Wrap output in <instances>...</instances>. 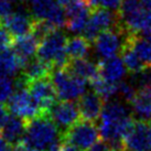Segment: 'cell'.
I'll return each mask as SVG.
<instances>
[{
  "label": "cell",
  "mask_w": 151,
  "mask_h": 151,
  "mask_svg": "<svg viewBox=\"0 0 151 151\" xmlns=\"http://www.w3.org/2000/svg\"><path fill=\"white\" fill-rule=\"evenodd\" d=\"M134 122L130 110L122 101L109 99L101 111L99 134L106 141H124Z\"/></svg>",
  "instance_id": "cell-1"
},
{
  "label": "cell",
  "mask_w": 151,
  "mask_h": 151,
  "mask_svg": "<svg viewBox=\"0 0 151 151\" xmlns=\"http://www.w3.org/2000/svg\"><path fill=\"white\" fill-rule=\"evenodd\" d=\"M22 142L30 149L39 151L55 150L62 145L60 129L47 115H42L27 122Z\"/></svg>",
  "instance_id": "cell-2"
},
{
  "label": "cell",
  "mask_w": 151,
  "mask_h": 151,
  "mask_svg": "<svg viewBox=\"0 0 151 151\" xmlns=\"http://www.w3.org/2000/svg\"><path fill=\"white\" fill-rule=\"evenodd\" d=\"M67 38L59 29L46 35L39 44L37 56L55 68H63L68 63L66 53Z\"/></svg>",
  "instance_id": "cell-3"
},
{
  "label": "cell",
  "mask_w": 151,
  "mask_h": 151,
  "mask_svg": "<svg viewBox=\"0 0 151 151\" xmlns=\"http://www.w3.org/2000/svg\"><path fill=\"white\" fill-rule=\"evenodd\" d=\"M51 78L61 101H72L85 94L86 81L74 75L66 67L56 68L52 73Z\"/></svg>",
  "instance_id": "cell-4"
},
{
  "label": "cell",
  "mask_w": 151,
  "mask_h": 151,
  "mask_svg": "<svg viewBox=\"0 0 151 151\" xmlns=\"http://www.w3.org/2000/svg\"><path fill=\"white\" fill-rule=\"evenodd\" d=\"M113 11L101 7L91 10L88 22L83 31V35L89 42H95L97 37L104 31L122 28L118 12L114 13Z\"/></svg>",
  "instance_id": "cell-5"
},
{
  "label": "cell",
  "mask_w": 151,
  "mask_h": 151,
  "mask_svg": "<svg viewBox=\"0 0 151 151\" xmlns=\"http://www.w3.org/2000/svg\"><path fill=\"white\" fill-rule=\"evenodd\" d=\"M99 134V128H97L94 122L82 119L70 129L64 131L62 134V141L71 143L80 148L81 150L86 151L98 141Z\"/></svg>",
  "instance_id": "cell-6"
},
{
  "label": "cell",
  "mask_w": 151,
  "mask_h": 151,
  "mask_svg": "<svg viewBox=\"0 0 151 151\" xmlns=\"http://www.w3.org/2000/svg\"><path fill=\"white\" fill-rule=\"evenodd\" d=\"M8 109L18 117L29 122L45 114L40 108L28 88H19L8 101Z\"/></svg>",
  "instance_id": "cell-7"
},
{
  "label": "cell",
  "mask_w": 151,
  "mask_h": 151,
  "mask_svg": "<svg viewBox=\"0 0 151 151\" xmlns=\"http://www.w3.org/2000/svg\"><path fill=\"white\" fill-rule=\"evenodd\" d=\"M33 18L38 20H47L58 28L66 25L65 10L59 0H28Z\"/></svg>",
  "instance_id": "cell-8"
},
{
  "label": "cell",
  "mask_w": 151,
  "mask_h": 151,
  "mask_svg": "<svg viewBox=\"0 0 151 151\" xmlns=\"http://www.w3.org/2000/svg\"><path fill=\"white\" fill-rule=\"evenodd\" d=\"M27 88L43 113L47 115L51 108L56 104V98H59L51 76L28 82Z\"/></svg>",
  "instance_id": "cell-9"
},
{
  "label": "cell",
  "mask_w": 151,
  "mask_h": 151,
  "mask_svg": "<svg viewBox=\"0 0 151 151\" xmlns=\"http://www.w3.org/2000/svg\"><path fill=\"white\" fill-rule=\"evenodd\" d=\"M47 116L54 122L58 126L61 134L70 129L73 125L80 120L81 114L78 110V106L75 103L70 101H62L61 103H56L52 108Z\"/></svg>",
  "instance_id": "cell-10"
},
{
  "label": "cell",
  "mask_w": 151,
  "mask_h": 151,
  "mask_svg": "<svg viewBox=\"0 0 151 151\" xmlns=\"http://www.w3.org/2000/svg\"><path fill=\"white\" fill-rule=\"evenodd\" d=\"M126 33L122 28L110 29L101 32L95 40V47L97 54L101 59H109L116 56L118 52H120L124 41H120V35Z\"/></svg>",
  "instance_id": "cell-11"
},
{
  "label": "cell",
  "mask_w": 151,
  "mask_h": 151,
  "mask_svg": "<svg viewBox=\"0 0 151 151\" xmlns=\"http://www.w3.org/2000/svg\"><path fill=\"white\" fill-rule=\"evenodd\" d=\"M124 143L126 151H149V122L134 120Z\"/></svg>",
  "instance_id": "cell-12"
},
{
  "label": "cell",
  "mask_w": 151,
  "mask_h": 151,
  "mask_svg": "<svg viewBox=\"0 0 151 151\" xmlns=\"http://www.w3.org/2000/svg\"><path fill=\"white\" fill-rule=\"evenodd\" d=\"M34 18L30 17L24 12H11L7 17L2 18L0 22L13 38H19L32 32Z\"/></svg>",
  "instance_id": "cell-13"
},
{
  "label": "cell",
  "mask_w": 151,
  "mask_h": 151,
  "mask_svg": "<svg viewBox=\"0 0 151 151\" xmlns=\"http://www.w3.org/2000/svg\"><path fill=\"white\" fill-rule=\"evenodd\" d=\"M81 118L85 120L96 122L101 117V111L104 109V99L97 93H87L81 96L77 103Z\"/></svg>",
  "instance_id": "cell-14"
},
{
  "label": "cell",
  "mask_w": 151,
  "mask_h": 151,
  "mask_svg": "<svg viewBox=\"0 0 151 151\" xmlns=\"http://www.w3.org/2000/svg\"><path fill=\"white\" fill-rule=\"evenodd\" d=\"M98 68H99V75L110 83H119L127 71V67L122 59L118 56L103 59L98 63Z\"/></svg>",
  "instance_id": "cell-15"
},
{
  "label": "cell",
  "mask_w": 151,
  "mask_h": 151,
  "mask_svg": "<svg viewBox=\"0 0 151 151\" xmlns=\"http://www.w3.org/2000/svg\"><path fill=\"white\" fill-rule=\"evenodd\" d=\"M27 128V122L16 115L9 116L6 124L0 131L1 136L12 145L21 142L23 140Z\"/></svg>",
  "instance_id": "cell-16"
},
{
  "label": "cell",
  "mask_w": 151,
  "mask_h": 151,
  "mask_svg": "<svg viewBox=\"0 0 151 151\" xmlns=\"http://www.w3.org/2000/svg\"><path fill=\"white\" fill-rule=\"evenodd\" d=\"M39 44H40V40L31 32L14 39L12 43V49L27 64L28 61L32 59V56L37 53Z\"/></svg>",
  "instance_id": "cell-17"
},
{
  "label": "cell",
  "mask_w": 151,
  "mask_h": 151,
  "mask_svg": "<svg viewBox=\"0 0 151 151\" xmlns=\"http://www.w3.org/2000/svg\"><path fill=\"white\" fill-rule=\"evenodd\" d=\"M65 67L74 75L78 76L84 81H88L89 83L99 75L98 64L93 63L92 61L86 59L70 60Z\"/></svg>",
  "instance_id": "cell-18"
},
{
  "label": "cell",
  "mask_w": 151,
  "mask_h": 151,
  "mask_svg": "<svg viewBox=\"0 0 151 151\" xmlns=\"http://www.w3.org/2000/svg\"><path fill=\"white\" fill-rule=\"evenodd\" d=\"M53 68L54 67L51 64L46 63L37 56V59H31L28 61V63L25 64V66L22 70L21 76L27 82H31L51 76Z\"/></svg>",
  "instance_id": "cell-19"
},
{
  "label": "cell",
  "mask_w": 151,
  "mask_h": 151,
  "mask_svg": "<svg viewBox=\"0 0 151 151\" xmlns=\"http://www.w3.org/2000/svg\"><path fill=\"white\" fill-rule=\"evenodd\" d=\"M132 111L140 120L151 122V88H142L137 92L130 103Z\"/></svg>",
  "instance_id": "cell-20"
},
{
  "label": "cell",
  "mask_w": 151,
  "mask_h": 151,
  "mask_svg": "<svg viewBox=\"0 0 151 151\" xmlns=\"http://www.w3.org/2000/svg\"><path fill=\"white\" fill-rule=\"evenodd\" d=\"M91 42L84 35H75L67 39L66 53L68 60L85 59L89 53Z\"/></svg>",
  "instance_id": "cell-21"
},
{
  "label": "cell",
  "mask_w": 151,
  "mask_h": 151,
  "mask_svg": "<svg viewBox=\"0 0 151 151\" xmlns=\"http://www.w3.org/2000/svg\"><path fill=\"white\" fill-rule=\"evenodd\" d=\"M126 39L146 66H151V42L137 32L126 33Z\"/></svg>",
  "instance_id": "cell-22"
},
{
  "label": "cell",
  "mask_w": 151,
  "mask_h": 151,
  "mask_svg": "<svg viewBox=\"0 0 151 151\" xmlns=\"http://www.w3.org/2000/svg\"><path fill=\"white\" fill-rule=\"evenodd\" d=\"M120 53H122V61H124V63H125V65L127 67V71L130 72L131 74H136V73L140 72L141 70H143L145 67H147L143 64L142 61L140 60L138 54L134 50V47L131 46L129 41L126 39V37H125L124 43H122Z\"/></svg>",
  "instance_id": "cell-23"
},
{
  "label": "cell",
  "mask_w": 151,
  "mask_h": 151,
  "mask_svg": "<svg viewBox=\"0 0 151 151\" xmlns=\"http://www.w3.org/2000/svg\"><path fill=\"white\" fill-rule=\"evenodd\" d=\"M94 92L97 93L104 101H109L111 97L117 96L118 92V83H110L108 81L104 80L101 75L91 82Z\"/></svg>",
  "instance_id": "cell-24"
},
{
  "label": "cell",
  "mask_w": 151,
  "mask_h": 151,
  "mask_svg": "<svg viewBox=\"0 0 151 151\" xmlns=\"http://www.w3.org/2000/svg\"><path fill=\"white\" fill-rule=\"evenodd\" d=\"M131 83L139 87L140 89L142 88H151V66L145 67L140 72L132 74V81Z\"/></svg>",
  "instance_id": "cell-25"
},
{
  "label": "cell",
  "mask_w": 151,
  "mask_h": 151,
  "mask_svg": "<svg viewBox=\"0 0 151 151\" xmlns=\"http://www.w3.org/2000/svg\"><path fill=\"white\" fill-rule=\"evenodd\" d=\"M136 94H137L136 86L131 82L130 83H128V82H119L118 83L117 96L120 97V99H122L124 101L130 104L136 96Z\"/></svg>",
  "instance_id": "cell-26"
},
{
  "label": "cell",
  "mask_w": 151,
  "mask_h": 151,
  "mask_svg": "<svg viewBox=\"0 0 151 151\" xmlns=\"http://www.w3.org/2000/svg\"><path fill=\"white\" fill-rule=\"evenodd\" d=\"M14 84L10 76H0V103L9 101L12 96Z\"/></svg>",
  "instance_id": "cell-27"
},
{
  "label": "cell",
  "mask_w": 151,
  "mask_h": 151,
  "mask_svg": "<svg viewBox=\"0 0 151 151\" xmlns=\"http://www.w3.org/2000/svg\"><path fill=\"white\" fill-rule=\"evenodd\" d=\"M13 37L9 33V31L0 22V53L10 49L13 43Z\"/></svg>",
  "instance_id": "cell-28"
},
{
  "label": "cell",
  "mask_w": 151,
  "mask_h": 151,
  "mask_svg": "<svg viewBox=\"0 0 151 151\" xmlns=\"http://www.w3.org/2000/svg\"><path fill=\"white\" fill-rule=\"evenodd\" d=\"M122 2V0H94L92 9L97 8V7H101V8H106L109 9V10H118Z\"/></svg>",
  "instance_id": "cell-29"
},
{
  "label": "cell",
  "mask_w": 151,
  "mask_h": 151,
  "mask_svg": "<svg viewBox=\"0 0 151 151\" xmlns=\"http://www.w3.org/2000/svg\"><path fill=\"white\" fill-rule=\"evenodd\" d=\"M13 9V0H0V20L10 14Z\"/></svg>",
  "instance_id": "cell-30"
},
{
  "label": "cell",
  "mask_w": 151,
  "mask_h": 151,
  "mask_svg": "<svg viewBox=\"0 0 151 151\" xmlns=\"http://www.w3.org/2000/svg\"><path fill=\"white\" fill-rule=\"evenodd\" d=\"M86 151H113V149H111L108 141L103 139V140L96 141L92 147L87 149Z\"/></svg>",
  "instance_id": "cell-31"
},
{
  "label": "cell",
  "mask_w": 151,
  "mask_h": 151,
  "mask_svg": "<svg viewBox=\"0 0 151 151\" xmlns=\"http://www.w3.org/2000/svg\"><path fill=\"white\" fill-rule=\"evenodd\" d=\"M9 117V114H8V108H6L2 103H0V131L2 129L4 125L6 124L7 119Z\"/></svg>",
  "instance_id": "cell-32"
},
{
  "label": "cell",
  "mask_w": 151,
  "mask_h": 151,
  "mask_svg": "<svg viewBox=\"0 0 151 151\" xmlns=\"http://www.w3.org/2000/svg\"><path fill=\"white\" fill-rule=\"evenodd\" d=\"M0 151H13L12 143H10L0 134Z\"/></svg>",
  "instance_id": "cell-33"
},
{
  "label": "cell",
  "mask_w": 151,
  "mask_h": 151,
  "mask_svg": "<svg viewBox=\"0 0 151 151\" xmlns=\"http://www.w3.org/2000/svg\"><path fill=\"white\" fill-rule=\"evenodd\" d=\"M13 151H30V148L25 145L24 142H19L17 143L14 148H13Z\"/></svg>",
  "instance_id": "cell-34"
},
{
  "label": "cell",
  "mask_w": 151,
  "mask_h": 151,
  "mask_svg": "<svg viewBox=\"0 0 151 151\" xmlns=\"http://www.w3.org/2000/svg\"><path fill=\"white\" fill-rule=\"evenodd\" d=\"M149 151H151V122H149Z\"/></svg>",
  "instance_id": "cell-35"
},
{
  "label": "cell",
  "mask_w": 151,
  "mask_h": 151,
  "mask_svg": "<svg viewBox=\"0 0 151 151\" xmlns=\"http://www.w3.org/2000/svg\"><path fill=\"white\" fill-rule=\"evenodd\" d=\"M61 147H62V145H61ZM59 147L58 149H55V150H52V151H62V148Z\"/></svg>",
  "instance_id": "cell-36"
}]
</instances>
